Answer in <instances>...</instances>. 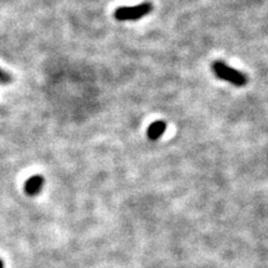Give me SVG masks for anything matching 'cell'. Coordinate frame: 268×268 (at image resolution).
Instances as JSON below:
<instances>
[{
    "instance_id": "2",
    "label": "cell",
    "mask_w": 268,
    "mask_h": 268,
    "mask_svg": "<svg viewBox=\"0 0 268 268\" xmlns=\"http://www.w3.org/2000/svg\"><path fill=\"white\" fill-rule=\"evenodd\" d=\"M153 6L150 2H143V4L135 5V6H122L114 11V17L121 21L126 20H137L145 16L152 11Z\"/></svg>"
},
{
    "instance_id": "6",
    "label": "cell",
    "mask_w": 268,
    "mask_h": 268,
    "mask_svg": "<svg viewBox=\"0 0 268 268\" xmlns=\"http://www.w3.org/2000/svg\"><path fill=\"white\" fill-rule=\"evenodd\" d=\"M0 268H4V262L1 260H0Z\"/></svg>"
},
{
    "instance_id": "1",
    "label": "cell",
    "mask_w": 268,
    "mask_h": 268,
    "mask_svg": "<svg viewBox=\"0 0 268 268\" xmlns=\"http://www.w3.org/2000/svg\"><path fill=\"white\" fill-rule=\"evenodd\" d=\"M213 71L219 78L227 81V82H230L234 86H237V87H244V86L247 85V81H249L246 75L235 70V68L230 67L229 65L224 63L223 61H215L213 63Z\"/></svg>"
},
{
    "instance_id": "4",
    "label": "cell",
    "mask_w": 268,
    "mask_h": 268,
    "mask_svg": "<svg viewBox=\"0 0 268 268\" xmlns=\"http://www.w3.org/2000/svg\"><path fill=\"white\" fill-rule=\"evenodd\" d=\"M167 129V123L164 121H157L148 127L147 135L150 140H158Z\"/></svg>"
},
{
    "instance_id": "3",
    "label": "cell",
    "mask_w": 268,
    "mask_h": 268,
    "mask_svg": "<svg viewBox=\"0 0 268 268\" xmlns=\"http://www.w3.org/2000/svg\"><path fill=\"white\" fill-rule=\"evenodd\" d=\"M44 183L45 180L41 175H34V177L27 179L24 186V190L25 193H26V195L35 196L41 193L42 188H44Z\"/></svg>"
},
{
    "instance_id": "5",
    "label": "cell",
    "mask_w": 268,
    "mask_h": 268,
    "mask_svg": "<svg viewBox=\"0 0 268 268\" xmlns=\"http://www.w3.org/2000/svg\"><path fill=\"white\" fill-rule=\"evenodd\" d=\"M10 82H11V76L5 72L2 68H0V85H7Z\"/></svg>"
}]
</instances>
